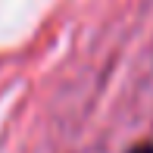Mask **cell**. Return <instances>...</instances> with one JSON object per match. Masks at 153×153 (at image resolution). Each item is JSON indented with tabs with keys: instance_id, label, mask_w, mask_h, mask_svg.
I'll list each match as a JSON object with an SVG mask.
<instances>
[{
	"instance_id": "cell-1",
	"label": "cell",
	"mask_w": 153,
	"mask_h": 153,
	"mask_svg": "<svg viewBox=\"0 0 153 153\" xmlns=\"http://www.w3.org/2000/svg\"><path fill=\"white\" fill-rule=\"evenodd\" d=\"M131 153H153V147H141V150H131Z\"/></svg>"
}]
</instances>
